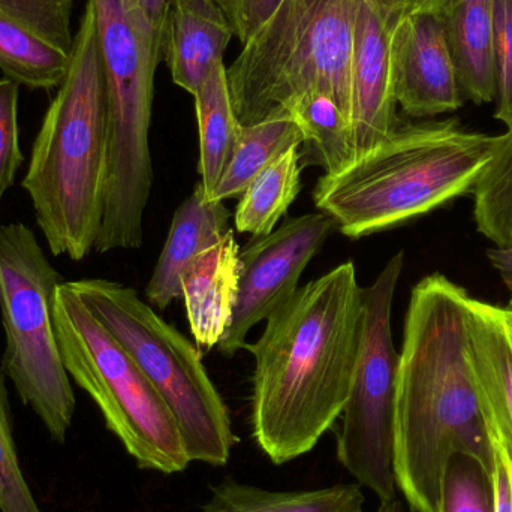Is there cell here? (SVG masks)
<instances>
[{"label": "cell", "instance_id": "cell-1", "mask_svg": "<svg viewBox=\"0 0 512 512\" xmlns=\"http://www.w3.org/2000/svg\"><path fill=\"white\" fill-rule=\"evenodd\" d=\"M469 292L441 273L414 286L399 352L393 471L414 512H441L454 457L492 480L493 448L468 357Z\"/></svg>", "mask_w": 512, "mask_h": 512}, {"label": "cell", "instance_id": "cell-2", "mask_svg": "<svg viewBox=\"0 0 512 512\" xmlns=\"http://www.w3.org/2000/svg\"><path fill=\"white\" fill-rule=\"evenodd\" d=\"M363 288L354 261L298 286L267 319L254 355L251 432L285 465L310 453L351 394L363 337Z\"/></svg>", "mask_w": 512, "mask_h": 512}, {"label": "cell", "instance_id": "cell-3", "mask_svg": "<svg viewBox=\"0 0 512 512\" xmlns=\"http://www.w3.org/2000/svg\"><path fill=\"white\" fill-rule=\"evenodd\" d=\"M107 170V80L95 8L87 0L71 66L45 111L21 183L51 255L83 261L95 249Z\"/></svg>", "mask_w": 512, "mask_h": 512}, {"label": "cell", "instance_id": "cell-4", "mask_svg": "<svg viewBox=\"0 0 512 512\" xmlns=\"http://www.w3.org/2000/svg\"><path fill=\"white\" fill-rule=\"evenodd\" d=\"M501 135L463 128L460 120L405 123L342 173L324 174L313 201L349 239L406 224L472 194Z\"/></svg>", "mask_w": 512, "mask_h": 512}, {"label": "cell", "instance_id": "cell-5", "mask_svg": "<svg viewBox=\"0 0 512 512\" xmlns=\"http://www.w3.org/2000/svg\"><path fill=\"white\" fill-rule=\"evenodd\" d=\"M108 96V170L95 252L143 245L153 188L150 153L155 74L162 32L128 0H92Z\"/></svg>", "mask_w": 512, "mask_h": 512}, {"label": "cell", "instance_id": "cell-6", "mask_svg": "<svg viewBox=\"0 0 512 512\" xmlns=\"http://www.w3.org/2000/svg\"><path fill=\"white\" fill-rule=\"evenodd\" d=\"M360 0H283L227 69L240 125L280 113L304 90L330 93L352 128V56Z\"/></svg>", "mask_w": 512, "mask_h": 512}, {"label": "cell", "instance_id": "cell-7", "mask_svg": "<svg viewBox=\"0 0 512 512\" xmlns=\"http://www.w3.org/2000/svg\"><path fill=\"white\" fill-rule=\"evenodd\" d=\"M68 283L158 391L176 420L191 463L227 465L239 439L200 349L141 300L135 289L107 279Z\"/></svg>", "mask_w": 512, "mask_h": 512}, {"label": "cell", "instance_id": "cell-8", "mask_svg": "<svg viewBox=\"0 0 512 512\" xmlns=\"http://www.w3.org/2000/svg\"><path fill=\"white\" fill-rule=\"evenodd\" d=\"M53 318L69 378L92 397L138 468L165 475L186 471L191 460L170 409L68 280L54 292Z\"/></svg>", "mask_w": 512, "mask_h": 512}, {"label": "cell", "instance_id": "cell-9", "mask_svg": "<svg viewBox=\"0 0 512 512\" xmlns=\"http://www.w3.org/2000/svg\"><path fill=\"white\" fill-rule=\"evenodd\" d=\"M62 282L27 225H0V318L6 340L0 366L60 444L77 405L54 327V292Z\"/></svg>", "mask_w": 512, "mask_h": 512}, {"label": "cell", "instance_id": "cell-10", "mask_svg": "<svg viewBox=\"0 0 512 512\" xmlns=\"http://www.w3.org/2000/svg\"><path fill=\"white\" fill-rule=\"evenodd\" d=\"M403 264V252H397L372 285L363 288L360 357L337 435L336 454L340 465L379 502L397 498L393 448L399 352L394 348L391 312Z\"/></svg>", "mask_w": 512, "mask_h": 512}, {"label": "cell", "instance_id": "cell-11", "mask_svg": "<svg viewBox=\"0 0 512 512\" xmlns=\"http://www.w3.org/2000/svg\"><path fill=\"white\" fill-rule=\"evenodd\" d=\"M336 228L324 212L288 219L267 236L254 237L240 251V283L236 307L218 343L225 357L246 348V337L267 321L298 289V280Z\"/></svg>", "mask_w": 512, "mask_h": 512}, {"label": "cell", "instance_id": "cell-12", "mask_svg": "<svg viewBox=\"0 0 512 512\" xmlns=\"http://www.w3.org/2000/svg\"><path fill=\"white\" fill-rule=\"evenodd\" d=\"M74 0H0V71L30 90H53L75 47Z\"/></svg>", "mask_w": 512, "mask_h": 512}, {"label": "cell", "instance_id": "cell-13", "mask_svg": "<svg viewBox=\"0 0 512 512\" xmlns=\"http://www.w3.org/2000/svg\"><path fill=\"white\" fill-rule=\"evenodd\" d=\"M399 17L381 0H360L352 56V138L358 159L400 123L394 95L391 36Z\"/></svg>", "mask_w": 512, "mask_h": 512}, {"label": "cell", "instance_id": "cell-14", "mask_svg": "<svg viewBox=\"0 0 512 512\" xmlns=\"http://www.w3.org/2000/svg\"><path fill=\"white\" fill-rule=\"evenodd\" d=\"M394 95L403 113L426 119L459 110L462 90L439 14L405 15L391 36Z\"/></svg>", "mask_w": 512, "mask_h": 512}, {"label": "cell", "instance_id": "cell-15", "mask_svg": "<svg viewBox=\"0 0 512 512\" xmlns=\"http://www.w3.org/2000/svg\"><path fill=\"white\" fill-rule=\"evenodd\" d=\"M468 357L490 441L512 460V309L471 297Z\"/></svg>", "mask_w": 512, "mask_h": 512}, {"label": "cell", "instance_id": "cell-16", "mask_svg": "<svg viewBox=\"0 0 512 512\" xmlns=\"http://www.w3.org/2000/svg\"><path fill=\"white\" fill-rule=\"evenodd\" d=\"M230 17L219 0H168L162 24V59L173 83L192 96L233 39Z\"/></svg>", "mask_w": 512, "mask_h": 512}, {"label": "cell", "instance_id": "cell-17", "mask_svg": "<svg viewBox=\"0 0 512 512\" xmlns=\"http://www.w3.org/2000/svg\"><path fill=\"white\" fill-rule=\"evenodd\" d=\"M230 219L225 203L209 200L203 183H198L174 213L167 242L147 285L146 297L152 306L167 309L182 297L180 283L186 268L231 230Z\"/></svg>", "mask_w": 512, "mask_h": 512}, {"label": "cell", "instance_id": "cell-18", "mask_svg": "<svg viewBox=\"0 0 512 512\" xmlns=\"http://www.w3.org/2000/svg\"><path fill=\"white\" fill-rule=\"evenodd\" d=\"M240 246L230 230L203 252L182 276V298L192 336L204 351L221 342L239 295Z\"/></svg>", "mask_w": 512, "mask_h": 512}, {"label": "cell", "instance_id": "cell-19", "mask_svg": "<svg viewBox=\"0 0 512 512\" xmlns=\"http://www.w3.org/2000/svg\"><path fill=\"white\" fill-rule=\"evenodd\" d=\"M439 17L462 95L495 102V0H448Z\"/></svg>", "mask_w": 512, "mask_h": 512}, {"label": "cell", "instance_id": "cell-20", "mask_svg": "<svg viewBox=\"0 0 512 512\" xmlns=\"http://www.w3.org/2000/svg\"><path fill=\"white\" fill-rule=\"evenodd\" d=\"M366 496L357 483L322 489L268 490L227 478L212 487L200 512H364Z\"/></svg>", "mask_w": 512, "mask_h": 512}, {"label": "cell", "instance_id": "cell-21", "mask_svg": "<svg viewBox=\"0 0 512 512\" xmlns=\"http://www.w3.org/2000/svg\"><path fill=\"white\" fill-rule=\"evenodd\" d=\"M282 111L291 114L303 131L307 147L300 152L303 165H319L333 176L354 164L357 156L351 123L330 93L316 87L304 90L286 102Z\"/></svg>", "mask_w": 512, "mask_h": 512}, {"label": "cell", "instance_id": "cell-22", "mask_svg": "<svg viewBox=\"0 0 512 512\" xmlns=\"http://www.w3.org/2000/svg\"><path fill=\"white\" fill-rule=\"evenodd\" d=\"M303 144L300 125L285 111L254 125L240 126L233 155L210 200L225 203L231 198H240L256 177L280 155Z\"/></svg>", "mask_w": 512, "mask_h": 512}, {"label": "cell", "instance_id": "cell-23", "mask_svg": "<svg viewBox=\"0 0 512 512\" xmlns=\"http://www.w3.org/2000/svg\"><path fill=\"white\" fill-rule=\"evenodd\" d=\"M194 98L200 128L201 183L210 200L233 155L242 126L231 101L224 60L213 66Z\"/></svg>", "mask_w": 512, "mask_h": 512}, {"label": "cell", "instance_id": "cell-24", "mask_svg": "<svg viewBox=\"0 0 512 512\" xmlns=\"http://www.w3.org/2000/svg\"><path fill=\"white\" fill-rule=\"evenodd\" d=\"M300 147L280 155L240 195L234 224L240 233L254 237L273 233L301 189Z\"/></svg>", "mask_w": 512, "mask_h": 512}, {"label": "cell", "instance_id": "cell-25", "mask_svg": "<svg viewBox=\"0 0 512 512\" xmlns=\"http://www.w3.org/2000/svg\"><path fill=\"white\" fill-rule=\"evenodd\" d=\"M472 195L477 230L499 248L512 246V129L501 135Z\"/></svg>", "mask_w": 512, "mask_h": 512}, {"label": "cell", "instance_id": "cell-26", "mask_svg": "<svg viewBox=\"0 0 512 512\" xmlns=\"http://www.w3.org/2000/svg\"><path fill=\"white\" fill-rule=\"evenodd\" d=\"M0 512H41L24 480L12 435L6 375L0 366Z\"/></svg>", "mask_w": 512, "mask_h": 512}, {"label": "cell", "instance_id": "cell-27", "mask_svg": "<svg viewBox=\"0 0 512 512\" xmlns=\"http://www.w3.org/2000/svg\"><path fill=\"white\" fill-rule=\"evenodd\" d=\"M441 512H495L492 480L474 460L454 457L445 480Z\"/></svg>", "mask_w": 512, "mask_h": 512}, {"label": "cell", "instance_id": "cell-28", "mask_svg": "<svg viewBox=\"0 0 512 512\" xmlns=\"http://www.w3.org/2000/svg\"><path fill=\"white\" fill-rule=\"evenodd\" d=\"M18 99L20 86L8 78H0V207L24 161L18 129Z\"/></svg>", "mask_w": 512, "mask_h": 512}, {"label": "cell", "instance_id": "cell-29", "mask_svg": "<svg viewBox=\"0 0 512 512\" xmlns=\"http://www.w3.org/2000/svg\"><path fill=\"white\" fill-rule=\"evenodd\" d=\"M495 117L512 129V0H495Z\"/></svg>", "mask_w": 512, "mask_h": 512}, {"label": "cell", "instance_id": "cell-30", "mask_svg": "<svg viewBox=\"0 0 512 512\" xmlns=\"http://www.w3.org/2000/svg\"><path fill=\"white\" fill-rule=\"evenodd\" d=\"M283 0H221L230 17L234 36L246 45L255 33L267 23Z\"/></svg>", "mask_w": 512, "mask_h": 512}, {"label": "cell", "instance_id": "cell-31", "mask_svg": "<svg viewBox=\"0 0 512 512\" xmlns=\"http://www.w3.org/2000/svg\"><path fill=\"white\" fill-rule=\"evenodd\" d=\"M490 442L493 448V510L512 512V460L507 448L498 441Z\"/></svg>", "mask_w": 512, "mask_h": 512}, {"label": "cell", "instance_id": "cell-32", "mask_svg": "<svg viewBox=\"0 0 512 512\" xmlns=\"http://www.w3.org/2000/svg\"><path fill=\"white\" fill-rule=\"evenodd\" d=\"M381 2L391 14L402 18L405 15L421 14V12L439 14L448 0H381Z\"/></svg>", "mask_w": 512, "mask_h": 512}, {"label": "cell", "instance_id": "cell-33", "mask_svg": "<svg viewBox=\"0 0 512 512\" xmlns=\"http://www.w3.org/2000/svg\"><path fill=\"white\" fill-rule=\"evenodd\" d=\"M489 261L492 262L493 268L498 271L499 276L504 280L507 285L508 291H510V304L508 307L512 309V246H495L487 252Z\"/></svg>", "mask_w": 512, "mask_h": 512}, {"label": "cell", "instance_id": "cell-34", "mask_svg": "<svg viewBox=\"0 0 512 512\" xmlns=\"http://www.w3.org/2000/svg\"><path fill=\"white\" fill-rule=\"evenodd\" d=\"M128 2L140 9L146 15L147 20L162 32L168 0H128Z\"/></svg>", "mask_w": 512, "mask_h": 512}, {"label": "cell", "instance_id": "cell-35", "mask_svg": "<svg viewBox=\"0 0 512 512\" xmlns=\"http://www.w3.org/2000/svg\"><path fill=\"white\" fill-rule=\"evenodd\" d=\"M376 512H405L402 502L399 499H391L387 502H379L378 511Z\"/></svg>", "mask_w": 512, "mask_h": 512}, {"label": "cell", "instance_id": "cell-36", "mask_svg": "<svg viewBox=\"0 0 512 512\" xmlns=\"http://www.w3.org/2000/svg\"><path fill=\"white\" fill-rule=\"evenodd\" d=\"M219 2H221V0H219Z\"/></svg>", "mask_w": 512, "mask_h": 512}]
</instances>
